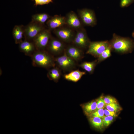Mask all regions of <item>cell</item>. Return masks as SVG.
<instances>
[{
    "mask_svg": "<svg viewBox=\"0 0 134 134\" xmlns=\"http://www.w3.org/2000/svg\"><path fill=\"white\" fill-rule=\"evenodd\" d=\"M110 46L109 41L108 40L90 42L86 53L98 58Z\"/></svg>",
    "mask_w": 134,
    "mask_h": 134,
    "instance_id": "cell-3",
    "label": "cell"
},
{
    "mask_svg": "<svg viewBox=\"0 0 134 134\" xmlns=\"http://www.w3.org/2000/svg\"><path fill=\"white\" fill-rule=\"evenodd\" d=\"M83 108L85 114L90 115L96 110L97 102L92 101L83 105Z\"/></svg>",
    "mask_w": 134,
    "mask_h": 134,
    "instance_id": "cell-19",
    "label": "cell"
},
{
    "mask_svg": "<svg viewBox=\"0 0 134 134\" xmlns=\"http://www.w3.org/2000/svg\"><path fill=\"white\" fill-rule=\"evenodd\" d=\"M104 114L106 116H111L113 117L117 116L116 112L110 111L107 109H104Z\"/></svg>",
    "mask_w": 134,
    "mask_h": 134,
    "instance_id": "cell-30",
    "label": "cell"
},
{
    "mask_svg": "<svg viewBox=\"0 0 134 134\" xmlns=\"http://www.w3.org/2000/svg\"><path fill=\"white\" fill-rule=\"evenodd\" d=\"M49 31L43 30L33 40V43L36 50H45L51 39Z\"/></svg>",
    "mask_w": 134,
    "mask_h": 134,
    "instance_id": "cell-5",
    "label": "cell"
},
{
    "mask_svg": "<svg viewBox=\"0 0 134 134\" xmlns=\"http://www.w3.org/2000/svg\"><path fill=\"white\" fill-rule=\"evenodd\" d=\"M49 16L45 13L36 14L33 15V21L37 22L41 24H43L48 19Z\"/></svg>",
    "mask_w": 134,
    "mask_h": 134,
    "instance_id": "cell-20",
    "label": "cell"
},
{
    "mask_svg": "<svg viewBox=\"0 0 134 134\" xmlns=\"http://www.w3.org/2000/svg\"><path fill=\"white\" fill-rule=\"evenodd\" d=\"M104 110L103 108H100L97 110L92 113L90 116L97 117L102 118L104 116Z\"/></svg>",
    "mask_w": 134,
    "mask_h": 134,
    "instance_id": "cell-24",
    "label": "cell"
},
{
    "mask_svg": "<svg viewBox=\"0 0 134 134\" xmlns=\"http://www.w3.org/2000/svg\"><path fill=\"white\" fill-rule=\"evenodd\" d=\"M40 24L33 21L24 29V35L26 40H33L44 29Z\"/></svg>",
    "mask_w": 134,
    "mask_h": 134,
    "instance_id": "cell-7",
    "label": "cell"
},
{
    "mask_svg": "<svg viewBox=\"0 0 134 134\" xmlns=\"http://www.w3.org/2000/svg\"><path fill=\"white\" fill-rule=\"evenodd\" d=\"M66 18L67 24L72 28L78 29L81 26L80 21L76 14L71 11L68 13Z\"/></svg>",
    "mask_w": 134,
    "mask_h": 134,
    "instance_id": "cell-14",
    "label": "cell"
},
{
    "mask_svg": "<svg viewBox=\"0 0 134 134\" xmlns=\"http://www.w3.org/2000/svg\"><path fill=\"white\" fill-rule=\"evenodd\" d=\"M97 64V61L96 60L92 62H83L80 65V66L89 73L91 74L94 72Z\"/></svg>",
    "mask_w": 134,
    "mask_h": 134,
    "instance_id": "cell-17",
    "label": "cell"
},
{
    "mask_svg": "<svg viewBox=\"0 0 134 134\" xmlns=\"http://www.w3.org/2000/svg\"><path fill=\"white\" fill-rule=\"evenodd\" d=\"M103 99L106 104L117 103V100L115 98L109 96L105 97Z\"/></svg>",
    "mask_w": 134,
    "mask_h": 134,
    "instance_id": "cell-27",
    "label": "cell"
},
{
    "mask_svg": "<svg viewBox=\"0 0 134 134\" xmlns=\"http://www.w3.org/2000/svg\"><path fill=\"white\" fill-rule=\"evenodd\" d=\"M134 0H121L120 6L122 7H125L128 6Z\"/></svg>",
    "mask_w": 134,
    "mask_h": 134,
    "instance_id": "cell-29",
    "label": "cell"
},
{
    "mask_svg": "<svg viewBox=\"0 0 134 134\" xmlns=\"http://www.w3.org/2000/svg\"><path fill=\"white\" fill-rule=\"evenodd\" d=\"M79 14L81 20L85 25L93 26L97 23V20L95 13L92 10L83 9L79 11Z\"/></svg>",
    "mask_w": 134,
    "mask_h": 134,
    "instance_id": "cell-6",
    "label": "cell"
},
{
    "mask_svg": "<svg viewBox=\"0 0 134 134\" xmlns=\"http://www.w3.org/2000/svg\"><path fill=\"white\" fill-rule=\"evenodd\" d=\"M112 51L110 46L105 50L97 58V60L98 64L100 63L110 57L111 56Z\"/></svg>",
    "mask_w": 134,
    "mask_h": 134,
    "instance_id": "cell-22",
    "label": "cell"
},
{
    "mask_svg": "<svg viewBox=\"0 0 134 134\" xmlns=\"http://www.w3.org/2000/svg\"><path fill=\"white\" fill-rule=\"evenodd\" d=\"M54 33L59 39L66 42L72 41L74 36L73 31L66 28L61 27L56 29Z\"/></svg>",
    "mask_w": 134,
    "mask_h": 134,
    "instance_id": "cell-9",
    "label": "cell"
},
{
    "mask_svg": "<svg viewBox=\"0 0 134 134\" xmlns=\"http://www.w3.org/2000/svg\"><path fill=\"white\" fill-rule=\"evenodd\" d=\"M55 65L65 71H71L76 66L75 61L66 54L65 50L62 56L55 58Z\"/></svg>",
    "mask_w": 134,
    "mask_h": 134,
    "instance_id": "cell-4",
    "label": "cell"
},
{
    "mask_svg": "<svg viewBox=\"0 0 134 134\" xmlns=\"http://www.w3.org/2000/svg\"><path fill=\"white\" fill-rule=\"evenodd\" d=\"M47 47L50 53L54 55L59 54L65 50L63 43L55 38L50 39Z\"/></svg>",
    "mask_w": 134,
    "mask_h": 134,
    "instance_id": "cell-10",
    "label": "cell"
},
{
    "mask_svg": "<svg viewBox=\"0 0 134 134\" xmlns=\"http://www.w3.org/2000/svg\"><path fill=\"white\" fill-rule=\"evenodd\" d=\"M109 42L112 51L121 54L131 53L134 49V41L129 37L115 34H113Z\"/></svg>",
    "mask_w": 134,
    "mask_h": 134,
    "instance_id": "cell-1",
    "label": "cell"
},
{
    "mask_svg": "<svg viewBox=\"0 0 134 134\" xmlns=\"http://www.w3.org/2000/svg\"><path fill=\"white\" fill-rule=\"evenodd\" d=\"M85 74V72L76 70H72L68 73L65 75L64 77L67 80L76 82Z\"/></svg>",
    "mask_w": 134,
    "mask_h": 134,
    "instance_id": "cell-15",
    "label": "cell"
},
{
    "mask_svg": "<svg viewBox=\"0 0 134 134\" xmlns=\"http://www.w3.org/2000/svg\"><path fill=\"white\" fill-rule=\"evenodd\" d=\"M106 109L111 111L117 112L121 109V107L117 103L106 104Z\"/></svg>",
    "mask_w": 134,
    "mask_h": 134,
    "instance_id": "cell-23",
    "label": "cell"
},
{
    "mask_svg": "<svg viewBox=\"0 0 134 134\" xmlns=\"http://www.w3.org/2000/svg\"><path fill=\"white\" fill-rule=\"evenodd\" d=\"M35 5H43L47 4L52 2V0H34Z\"/></svg>",
    "mask_w": 134,
    "mask_h": 134,
    "instance_id": "cell-28",
    "label": "cell"
},
{
    "mask_svg": "<svg viewBox=\"0 0 134 134\" xmlns=\"http://www.w3.org/2000/svg\"><path fill=\"white\" fill-rule=\"evenodd\" d=\"M72 41L75 46L81 49L88 47L90 42L84 29H82L77 32Z\"/></svg>",
    "mask_w": 134,
    "mask_h": 134,
    "instance_id": "cell-8",
    "label": "cell"
},
{
    "mask_svg": "<svg viewBox=\"0 0 134 134\" xmlns=\"http://www.w3.org/2000/svg\"><path fill=\"white\" fill-rule=\"evenodd\" d=\"M47 24L50 29H55L61 27L66 24V18L63 16L55 15L48 21Z\"/></svg>",
    "mask_w": 134,
    "mask_h": 134,
    "instance_id": "cell-12",
    "label": "cell"
},
{
    "mask_svg": "<svg viewBox=\"0 0 134 134\" xmlns=\"http://www.w3.org/2000/svg\"><path fill=\"white\" fill-rule=\"evenodd\" d=\"M132 36L134 39V31L132 33Z\"/></svg>",
    "mask_w": 134,
    "mask_h": 134,
    "instance_id": "cell-31",
    "label": "cell"
},
{
    "mask_svg": "<svg viewBox=\"0 0 134 134\" xmlns=\"http://www.w3.org/2000/svg\"><path fill=\"white\" fill-rule=\"evenodd\" d=\"M24 29L21 26L16 25L13 28V35L15 40V43L19 44L22 41L24 34Z\"/></svg>",
    "mask_w": 134,
    "mask_h": 134,
    "instance_id": "cell-16",
    "label": "cell"
},
{
    "mask_svg": "<svg viewBox=\"0 0 134 134\" xmlns=\"http://www.w3.org/2000/svg\"><path fill=\"white\" fill-rule=\"evenodd\" d=\"M97 108L96 110L100 108H103L105 106L106 104L103 98L101 97L98 99L97 101Z\"/></svg>",
    "mask_w": 134,
    "mask_h": 134,
    "instance_id": "cell-26",
    "label": "cell"
},
{
    "mask_svg": "<svg viewBox=\"0 0 134 134\" xmlns=\"http://www.w3.org/2000/svg\"><path fill=\"white\" fill-rule=\"evenodd\" d=\"M65 51L67 55L75 61H78L84 57V53L81 48L76 46L68 47Z\"/></svg>",
    "mask_w": 134,
    "mask_h": 134,
    "instance_id": "cell-11",
    "label": "cell"
},
{
    "mask_svg": "<svg viewBox=\"0 0 134 134\" xmlns=\"http://www.w3.org/2000/svg\"><path fill=\"white\" fill-rule=\"evenodd\" d=\"M89 120L92 125L95 128L101 129L103 127L104 125L102 118L90 116Z\"/></svg>",
    "mask_w": 134,
    "mask_h": 134,
    "instance_id": "cell-21",
    "label": "cell"
},
{
    "mask_svg": "<svg viewBox=\"0 0 134 134\" xmlns=\"http://www.w3.org/2000/svg\"><path fill=\"white\" fill-rule=\"evenodd\" d=\"M31 57L32 65L34 67L49 69L56 65L55 58L45 50H36Z\"/></svg>",
    "mask_w": 134,
    "mask_h": 134,
    "instance_id": "cell-2",
    "label": "cell"
},
{
    "mask_svg": "<svg viewBox=\"0 0 134 134\" xmlns=\"http://www.w3.org/2000/svg\"><path fill=\"white\" fill-rule=\"evenodd\" d=\"M113 117L111 116H106L102 118L104 126H108L113 121Z\"/></svg>",
    "mask_w": 134,
    "mask_h": 134,
    "instance_id": "cell-25",
    "label": "cell"
},
{
    "mask_svg": "<svg viewBox=\"0 0 134 134\" xmlns=\"http://www.w3.org/2000/svg\"><path fill=\"white\" fill-rule=\"evenodd\" d=\"M60 69L57 67L51 68L47 73V77L51 80L54 81H57L61 75V72Z\"/></svg>",
    "mask_w": 134,
    "mask_h": 134,
    "instance_id": "cell-18",
    "label": "cell"
},
{
    "mask_svg": "<svg viewBox=\"0 0 134 134\" xmlns=\"http://www.w3.org/2000/svg\"><path fill=\"white\" fill-rule=\"evenodd\" d=\"M19 44L20 50L26 55L31 57L36 50L34 43L29 41L26 40Z\"/></svg>",
    "mask_w": 134,
    "mask_h": 134,
    "instance_id": "cell-13",
    "label": "cell"
}]
</instances>
